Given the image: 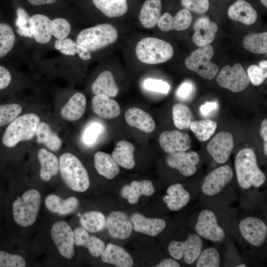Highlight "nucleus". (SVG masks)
Segmentation results:
<instances>
[{
    "label": "nucleus",
    "mask_w": 267,
    "mask_h": 267,
    "mask_svg": "<svg viewBox=\"0 0 267 267\" xmlns=\"http://www.w3.org/2000/svg\"><path fill=\"white\" fill-rule=\"evenodd\" d=\"M203 243L197 234H189L184 241H172L169 245L170 255L176 260L182 258L188 265L193 264L201 252Z\"/></svg>",
    "instance_id": "8"
},
{
    "label": "nucleus",
    "mask_w": 267,
    "mask_h": 267,
    "mask_svg": "<svg viewBox=\"0 0 267 267\" xmlns=\"http://www.w3.org/2000/svg\"><path fill=\"white\" fill-rule=\"evenodd\" d=\"M181 3L185 9L198 13H205L209 8V0H181Z\"/></svg>",
    "instance_id": "49"
},
{
    "label": "nucleus",
    "mask_w": 267,
    "mask_h": 267,
    "mask_svg": "<svg viewBox=\"0 0 267 267\" xmlns=\"http://www.w3.org/2000/svg\"><path fill=\"white\" fill-rule=\"evenodd\" d=\"M161 0H146L141 8L139 19L141 25L146 28L155 27L161 17Z\"/></svg>",
    "instance_id": "32"
},
{
    "label": "nucleus",
    "mask_w": 267,
    "mask_h": 267,
    "mask_svg": "<svg viewBox=\"0 0 267 267\" xmlns=\"http://www.w3.org/2000/svg\"><path fill=\"white\" fill-rule=\"evenodd\" d=\"M38 157L41 165L40 178L44 181H49L59 171V160L54 154L44 148L39 150Z\"/></svg>",
    "instance_id": "30"
},
{
    "label": "nucleus",
    "mask_w": 267,
    "mask_h": 267,
    "mask_svg": "<svg viewBox=\"0 0 267 267\" xmlns=\"http://www.w3.org/2000/svg\"><path fill=\"white\" fill-rule=\"evenodd\" d=\"M192 17L188 10H180L173 17L169 13H165L160 18L157 25L160 30L168 32L175 30L182 31L186 29L190 25Z\"/></svg>",
    "instance_id": "18"
},
{
    "label": "nucleus",
    "mask_w": 267,
    "mask_h": 267,
    "mask_svg": "<svg viewBox=\"0 0 267 267\" xmlns=\"http://www.w3.org/2000/svg\"><path fill=\"white\" fill-rule=\"evenodd\" d=\"M166 161L169 167L178 170L185 177H190L197 171L199 157L195 151H183L169 154Z\"/></svg>",
    "instance_id": "15"
},
{
    "label": "nucleus",
    "mask_w": 267,
    "mask_h": 267,
    "mask_svg": "<svg viewBox=\"0 0 267 267\" xmlns=\"http://www.w3.org/2000/svg\"><path fill=\"white\" fill-rule=\"evenodd\" d=\"M106 219L101 212L90 211L85 213L80 218V222L88 232L94 233L101 231L106 227Z\"/></svg>",
    "instance_id": "39"
},
{
    "label": "nucleus",
    "mask_w": 267,
    "mask_h": 267,
    "mask_svg": "<svg viewBox=\"0 0 267 267\" xmlns=\"http://www.w3.org/2000/svg\"><path fill=\"white\" fill-rule=\"evenodd\" d=\"M94 160L98 173L107 179L114 178L120 172L119 165L108 153L98 151L94 154Z\"/></svg>",
    "instance_id": "35"
},
{
    "label": "nucleus",
    "mask_w": 267,
    "mask_h": 267,
    "mask_svg": "<svg viewBox=\"0 0 267 267\" xmlns=\"http://www.w3.org/2000/svg\"><path fill=\"white\" fill-rule=\"evenodd\" d=\"M260 1L264 5H265L266 7L267 6V0H260Z\"/></svg>",
    "instance_id": "59"
},
{
    "label": "nucleus",
    "mask_w": 267,
    "mask_h": 267,
    "mask_svg": "<svg viewBox=\"0 0 267 267\" xmlns=\"http://www.w3.org/2000/svg\"><path fill=\"white\" fill-rule=\"evenodd\" d=\"M40 122L39 117L35 113L17 117L6 128L2 137V144L7 147L12 148L21 141L32 139Z\"/></svg>",
    "instance_id": "3"
},
{
    "label": "nucleus",
    "mask_w": 267,
    "mask_h": 267,
    "mask_svg": "<svg viewBox=\"0 0 267 267\" xmlns=\"http://www.w3.org/2000/svg\"><path fill=\"white\" fill-rule=\"evenodd\" d=\"M233 147L232 134L222 131L216 134L210 140L207 149L216 162L223 164L229 158Z\"/></svg>",
    "instance_id": "14"
},
{
    "label": "nucleus",
    "mask_w": 267,
    "mask_h": 267,
    "mask_svg": "<svg viewBox=\"0 0 267 267\" xmlns=\"http://www.w3.org/2000/svg\"><path fill=\"white\" fill-rule=\"evenodd\" d=\"M166 192L167 195L163 197V201L171 211L180 210L190 201L189 193L179 183L170 186Z\"/></svg>",
    "instance_id": "29"
},
{
    "label": "nucleus",
    "mask_w": 267,
    "mask_h": 267,
    "mask_svg": "<svg viewBox=\"0 0 267 267\" xmlns=\"http://www.w3.org/2000/svg\"><path fill=\"white\" fill-rule=\"evenodd\" d=\"M246 267L245 264H240V265L237 266V267Z\"/></svg>",
    "instance_id": "60"
},
{
    "label": "nucleus",
    "mask_w": 267,
    "mask_h": 267,
    "mask_svg": "<svg viewBox=\"0 0 267 267\" xmlns=\"http://www.w3.org/2000/svg\"><path fill=\"white\" fill-rule=\"evenodd\" d=\"M193 29L195 32L192 36V41L200 47L211 43L218 30L217 25L206 17L198 19L193 25Z\"/></svg>",
    "instance_id": "19"
},
{
    "label": "nucleus",
    "mask_w": 267,
    "mask_h": 267,
    "mask_svg": "<svg viewBox=\"0 0 267 267\" xmlns=\"http://www.w3.org/2000/svg\"><path fill=\"white\" fill-rule=\"evenodd\" d=\"M57 0H28L29 2L33 5H40L51 4Z\"/></svg>",
    "instance_id": "57"
},
{
    "label": "nucleus",
    "mask_w": 267,
    "mask_h": 267,
    "mask_svg": "<svg viewBox=\"0 0 267 267\" xmlns=\"http://www.w3.org/2000/svg\"><path fill=\"white\" fill-rule=\"evenodd\" d=\"M259 66L264 69H267V60H263L259 63Z\"/></svg>",
    "instance_id": "58"
},
{
    "label": "nucleus",
    "mask_w": 267,
    "mask_h": 267,
    "mask_svg": "<svg viewBox=\"0 0 267 267\" xmlns=\"http://www.w3.org/2000/svg\"><path fill=\"white\" fill-rule=\"evenodd\" d=\"M106 227L113 238L125 239L129 237L133 231V225L128 216L121 211H113L106 218Z\"/></svg>",
    "instance_id": "17"
},
{
    "label": "nucleus",
    "mask_w": 267,
    "mask_h": 267,
    "mask_svg": "<svg viewBox=\"0 0 267 267\" xmlns=\"http://www.w3.org/2000/svg\"><path fill=\"white\" fill-rule=\"evenodd\" d=\"M217 108V103L215 102H207L201 105L200 108L201 113L204 116H207Z\"/></svg>",
    "instance_id": "55"
},
{
    "label": "nucleus",
    "mask_w": 267,
    "mask_h": 267,
    "mask_svg": "<svg viewBox=\"0 0 267 267\" xmlns=\"http://www.w3.org/2000/svg\"><path fill=\"white\" fill-rule=\"evenodd\" d=\"M134 147L131 142L121 140L112 153V157L117 164L126 169H132L135 166L134 158Z\"/></svg>",
    "instance_id": "33"
},
{
    "label": "nucleus",
    "mask_w": 267,
    "mask_h": 267,
    "mask_svg": "<svg viewBox=\"0 0 267 267\" xmlns=\"http://www.w3.org/2000/svg\"><path fill=\"white\" fill-rule=\"evenodd\" d=\"M220 257L218 251L214 247L204 250L197 259V267H219Z\"/></svg>",
    "instance_id": "44"
},
{
    "label": "nucleus",
    "mask_w": 267,
    "mask_h": 267,
    "mask_svg": "<svg viewBox=\"0 0 267 267\" xmlns=\"http://www.w3.org/2000/svg\"><path fill=\"white\" fill-rule=\"evenodd\" d=\"M217 127L216 122L206 119L193 121L189 128L194 134L196 138L200 141L209 139L214 134Z\"/></svg>",
    "instance_id": "41"
},
{
    "label": "nucleus",
    "mask_w": 267,
    "mask_h": 267,
    "mask_svg": "<svg viewBox=\"0 0 267 267\" xmlns=\"http://www.w3.org/2000/svg\"><path fill=\"white\" fill-rule=\"evenodd\" d=\"M74 234V242L76 245L86 247L90 254L94 257L101 256L105 246L100 239L89 235L88 232L83 227L75 228Z\"/></svg>",
    "instance_id": "24"
},
{
    "label": "nucleus",
    "mask_w": 267,
    "mask_h": 267,
    "mask_svg": "<svg viewBox=\"0 0 267 267\" xmlns=\"http://www.w3.org/2000/svg\"><path fill=\"white\" fill-rule=\"evenodd\" d=\"M125 119L130 126L145 133L152 132L156 127L151 116L138 108L132 107L127 110L125 114Z\"/></svg>",
    "instance_id": "23"
},
{
    "label": "nucleus",
    "mask_w": 267,
    "mask_h": 267,
    "mask_svg": "<svg viewBox=\"0 0 267 267\" xmlns=\"http://www.w3.org/2000/svg\"><path fill=\"white\" fill-rule=\"evenodd\" d=\"M143 86L147 90L163 93H168L170 89L169 84L161 80L147 79L144 82Z\"/></svg>",
    "instance_id": "50"
},
{
    "label": "nucleus",
    "mask_w": 267,
    "mask_h": 267,
    "mask_svg": "<svg viewBox=\"0 0 267 267\" xmlns=\"http://www.w3.org/2000/svg\"><path fill=\"white\" fill-rule=\"evenodd\" d=\"M45 205L51 212L59 215L69 214L75 211L79 205L78 200L74 197L62 199L55 194H50L45 199Z\"/></svg>",
    "instance_id": "31"
},
{
    "label": "nucleus",
    "mask_w": 267,
    "mask_h": 267,
    "mask_svg": "<svg viewBox=\"0 0 267 267\" xmlns=\"http://www.w3.org/2000/svg\"><path fill=\"white\" fill-rule=\"evenodd\" d=\"M102 126L97 123H93L86 130L83 136L84 142L90 145L94 142L98 136L102 132Z\"/></svg>",
    "instance_id": "51"
},
{
    "label": "nucleus",
    "mask_w": 267,
    "mask_h": 267,
    "mask_svg": "<svg viewBox=\"0 0 267 267\" xmlns=\"http://www.w3.org/2000/svg\"><path fill=\"white\" fill-rule=\"evenodd\" d=\"M194 87L190 82H184L177 90L178 96L182 99L189 98L193 92Z\"/></svg>",
    "instance_id": "52"
},
{
    "label": "nucleus",
    "mask_w": 267,
    "mask_h": 267,
    "mask_svg": "<svg viewBox=\"0 0 267 267\" xmlns=\"http://www.w3.org/2000/svg\"><path fill=\"white\" fill-rule=\"evenodd\" d=\"M195 229L200 237L213 242H221L225 238L224 231L218 224L215 213L210 210L205 209L199 213Z\"/></svg>",
    "instance_id": "10"
},
{
    "label": "nucleus",
    "mask_w": 267,
    "mask_h": 267,
    "mask_svg": "<svg viewBox=\"0 0 267 267\" xmlns=\"http://www.w3.org/2000/svg\"><path fill=\"white\" fill-rule=\"evenodd\" d=\"M59 171L65 184L71 189L79 192L89 187V178L81 161L70 153L62 154L59 159Z\"/></svg>",
    "instance_id": "2"
},
{
    "label": "nucleus",
    "mask_w": 267,
    "mask_h": 267,
    "mask_svg": "<svg viewBox=\"0 0 267 267\" xmlns=\"http://www.w3.org/2000/svg\"><path fill=\"white\" fill-rule=\"evenodd\" d=\"M154 191V187L150 180H134L130 185H125L120 193L121 196L127 199L129 203L134 204L138 201L141 195L150 196Z\"/></svg>",
    "instance_id": "27"
},
{
    "label": "nucleus",
    "mask_w": 267,
    "mask_h": 267,
    "mask_svg": "<svg viewBox=\"0 0 267 267\" xmlns=\"http://www.w3.org/2000/svg\"><path fill=\"white\" fill-rule=\"evenodd\" d=\"M11 81L10 72L4 67L0 65V89L7 87Z\"/></svg>",
    "instance_id": "53"
},
{
    "label": "nucleus",
    "mask_w": 267,
    "mask_h": 267,
    "mask_svg": "<svg viewBox=\"0 0 267 267\" xmlns=\"http://www.w3.org/2000/svg\"><path fill=\"white\" fill-rule=\"evenodd\" d=\"M101 259L103 262L117 267H130L134 263L133 259L124 248L112 244L106 246Z\"/></svg>",
    "instance_id": "25"
},
{
    "label": "nucleus",
    "mask_w": 267,
    "mask_h": 267,
    "mask_svg": "<svg viewBox=\"0 0 267 267\" xmlns=\"http://www.w3.org/2000/svg\"><path fill=\"white\" fill-rule=\"evenodd\" d=\"M137 58L142 63L156 64L170 60L174 54L172 45L166 41L153 37L141 39L135 47Z\"/></svg>",
    "instance_id": "5"
},
{
    "label": "nucleus",
    "mask_w": 267,
    "mask_h": 267,
    "mask_svg": "<svg viewBox=\"0 0 267 267\" xmlns=\"http://www.w3.org/2000/svg\"><path fill=\"white\" fill-rule=\"evenodd\" d=\"M54 48L64 55H74L78 54L80 58L84 60H89L91 57L88 50L70 38L57 40L55 42Z\"/></svg>",
    "instance_id": "37"
},
{
    "label": "nucleus",
    "mask_w": 267,
    "mask_h": 267,
    "mask_svg": "<svg viewBox=\"0 0 267 267\" xmlns=\"http://www.w3.org/2000/svg\"><path fill=\"white\" fill-rule=\"evenodd\" d=\"M118 37L117 30L114 26L103 23L82 30L76 42L90 52L113 44Z\"/></svg>",
    "instance_id": "4"
},
{
    "label": "nucleus",
    "mask_w": 267,
    "mask_h": 267,
    "mask_svg": "<svg viewBox=\"0 0 267 267\" xmlns=\"http://www.w3.org/2000/svg\"><path fill=\"white\" fill-rule=\"evenodd\" d=\"M156 267H179L180 266L175 260L166 259L161 261L156 266Z\"/></svg>",
    "instance_id": "56"
},
{
    "label": "nucleus",
    "mask_w": 267,
    "mask_h": 267,
    "mask_svg": "<svg viewBox=\"0 0 267 267\" xmlns=\"http://www.w3.org/2000/svg\"><path fill=\"white\" fill-rule=\"evenodd\" d=\"M26 261L20 255L0 251V267H24Z\"/></svg>",
    "instance_id": "47"
},
{
    "label": "nucleus",
    "mask_w": 267,
    "mask_h": 267,
    "mask_svg": "<svg viewBox=\"0 0 267 267\" xmlns=\"http://www.w3.org/2000/svg\"><path fill=\"white\" fill-rule=\"evenodd\" d=\"M244 47L255 54H264L267 52V33H251L243 39Z\"/></svg>",
    "instance_id": "40"
},
{
    "label": "nucleus",
    "mask_w": 267,
    "mask_h": 267,
    "mask_svg": "<svg viewBox=\"0 0 267 267\" xmlns=\"http://www.w3.org/2000/svg\"><path fill=\"white\" fill-rule=\"evenodd\" d=\"M214 53L213 47L210 44L200 46L186 59L185 64L188 69L196 72L201 77L212 79L219 71L218 66L211 61Z\"/></svg>",
    "instance_id": "7"
},
{
    "label": "nucleus",
    "mask_w": 267,
    "mask_h": 267,
    "mask_svg": "<svg viewBox=\"0 0 267 267\" xmlns=\"http://www.w3.org/2000/svg\"><path fill=\"white\" fill-rule=\"evenodd\" d=\"M71 31L69 22L62 18H57L51 20V32L57 40H62L67 37Z\"/></svg>",
    "instance_id": "46"
},
{
    "label": "nucleus",
    "mask_w": 267,
    "mask_h": 267,
    "mask_svg": "<svg viewBox=\"0 0 267 267\" xmlns=\"http://www.w3.org/2000/svg\"><path fill=\"white\" fill-rule=\"evenodd\" d=\"M134 229L143 234L155 236L165 229V221L159 218H147L139 213H134L131 217Z\"/></svg>",
    "instance_id": "21"
},
{
    "label": "nucleus",
    "mask_w": 267,
    "mask_h": 267,
    "mask_svg": "<svg viewBox=\"0 0 267 267\" xmlns=\"http://www.w3.org/2000/svg\"><path fill=\"white\" fill-rule=\"evenodd\" d=\"M250 81L255 86L262 84L267 77V69L256 65H252L247 69Z\"/></svg>",
    "instance_id": "48"
},
{
    "label": "nucleus",
    "mask_w": 267,
    "mask_h": 267,
    "mask_svg": "<svg viewBox=\"0 0 267 267\" xmlns=\"http://www.w3.org/2000/svg\"><path fill=\"white\" fill-rule=\"evenodd\" d=\"M159 143L164 152L171 154L189 149L191 139L188 134L178 130L167 131L160 134Z\"/></svg>",
    "instance_id": "16"
},
{
    "label": "nucleus",
    "mask_w": 267,
    "mask_h": 267,
    "mask_svg": "<svg viewBox=\"0 0 267 267\" xmlns=\"http://www.w3.org/2000/svg\"><path fill=\"white\" fill-rule=\"evenodd\" d=\"M94 5L109 17H119L128 10L127 0H92Z\"/></svg>",
    "instance_id": "38"
},
{
    "label": "nucleus",
    "mask_w": 267,
    "mask_h": 267,
    "mask_svg": "<svg viewBox=\"0 0 267 267\" xmlns=\"http://www.w3.org/2000/svg\"><path fill=\"white\" fill-rule=\"evenodd\" d=\"M237 182L243 189L259 187L266 180L265 174L260 169L254 151L248 148L240 150L234 161Z\"/></svg>",
    "instance_id": "1"
},
{
    "label": "nucleus",
    "mask_w": 267,
    "mask_h": 267,
    "mask_svg": "<svg viewBox=\"0 0 267 267\" xmlns=\"http://www.w3.org/2000/svg\"><path fill=\"white\" fill-rule=\"evenodd\" d=\"M217 81L220 87L237 92L245 89L250 80L242 65L236 63L232 67L224 66L219 73Z\"/></svg>",
    "instance_id": "9"
},
{
    "label": "nucleus",
    "mask_w": 267,
    "mask_h": 267,
    "mask_svg": "<svg viewBox=\"0 0 267 267\" xmlns=\"http://www.w3.org/2000/svg\"><path fill=\"white\" fill-rule=\"evenodd\" d=\"M29 27L33 37L40 44L48 43L52 37L51 20L46 16L36 14L29 19Z\"/></svg>",
    "instance_id": "20"
},
{
    "label": "nucleus",
    "mask_w": 267,
    "mask_h": 267,
    "mask_svg": "<svg viewBox=\"0 0 267 267\" xmlns=\"http://www.w3.org/2000/svg\"><path fill=\"white\" fill-rule=\"evenodd\" d=\"M15 35L11 27L5 23H0V58L4 57L13 48Z\"/></svg>",
    "instance_id": "43"
},
{
    "label": "nucleus",
    "mask_w": 267,
    "mask_h": 267,
    "mask_svg": "<svg viewBox=\"0 0 267 267\" xmlns=\"http://www.w3.org/2000/svg\"><path fill=\"white\" fill-rule=\"evenodd\" d=\"M50 235L60 255L67 259L74 253V234L70 226L63 221L55 222L52 226Z\"/></svg>",
    "instance_id": "11"
},
{
    "label": "nucleus",
    "mask_w": 267,
    "mask_h": 267,
    "mask_svg": "<svg viewBox=\"0 0 267 267\" xmlns=\"http://www.w3.org/2000/svg\"><path fill=\"white\" fill-rule=\"evenodd\" d=\"M232 177L231 168L228 165L222 166L205 177L202 184L201 190L207 195L217 194L231 181Z\"/></svg>",
    "instance_id": "13"
},
{
    "label": "nucleus",
    "mask_w": 267,
    "mask_h": 267,
    "mask_svg": "<svg viewBox=\"0 0 267 267\" xmlns=\"http://www.w3.org/2000/svg\"><path fill=\"white\" fill-rule=\"evenodd\" d=\"M173 119L175 126L180 130L189 129L193 121L190 109L182 103H177L172 108Z\"/></svg>",
    "instance_id": "42"
},
{
    "label": "nucleus",
    "mask_w": 267,
    "mask_h": 267,
    "mask_svg": "<svg viewBox=\"0 0 267 267\" xmlns=\"http://www.w3.org/2000/svg\"><path fill=\"white\" fill-rule=\"evenodd\" d=\"M242 237L255 247L262 246L267 237V226L261 219L248 217L241 220L239 224Z\"/></svg>",
    "instance_id": "12"
},
{
    "label": "nucleus",
    "mask_w": 267,
    "mask_h": 267,
    "mask_svg": "<svg viewBox=\"0 0 267 267\" xmlns=\"http://www.w3.org/2000/svg\"><path fill=\"white\" fill-rule=\"evenodd\" d=\"M91 89L96 95L103 94L109 97L116 96L119 92L114 76L108 71H104L98 75L92 85Z\"/></svg>",
    "instance_id": "34"
},
{
    "label": "nucleus",
    "mask_w": 267,
    "mask_h": 267,
    "mask_svg": "<svg viewBox=\"0 0 267 267\" xmlns=\"http://www.w3.org/2000/svg\"><path fill=\"white\" fill-rule=\"evenodd\" d=\"M41 202L40 192L35 189L28 190L12 204L15 222L22 227L33 224L36 221Z\"/></svg>",
    "instance_id": "6"
},
{
    "label": "nucleus",
    "mask_w": 267,
    "mask_h": 267,
    "mask_svg": "<svg viewBox=\"0 0 267 267\" xmlns=\"http://www.w3.org/2000/svg\"><path fill=\"white\" fill-rule=\"evenodd\" d=\"M35 135L39 143L44 144L52 151L58 150L61 146V139L46 123H39Z\"/></svg>",
    "instance_id": "36"
},
{
    "label": "nucleus",
    "mask_w": 267,
    "mask_h": 267,
    "mask_svg": "<svg viewBox=\"0 0 267 267\" xmlns=\"http://www.w3.org/2000/svg\"><path fill=\"white\" fill-rule=\"evenodd\" d=\"M260 135L264 140V150L266 156L267 155V119H264L261 124Z\"/></svg>",
    "instance_id": "54"
},
{
    "label": "nucleus",
    "mask_w": 267,
    "mask_h": 267,
    "mask_svg": "<svg viewBox=\"0 0 267 267\" xmlns=\"http://www.w3.org/2000/svg\"><path fill=\"white\" fill-rule=\"evenodd\" d=\"M22 110L21 106L17 103L0 105V127L12 122L19 116Z\"/></svg>",
    "instance_id": "45"
},
{
    "label": "nucleus",
    "mask_w": 267,
    "mask_h": 267,
    "mask_svg": "<svg viewBox=\"0 0 267 267\" xmlns=\"http://www.w3.org/2000/svg\"><path fill=\"white\" fill-rule=\"evenodd\" d=\"M91 109L98 117L105 119L115 118L121 112L116 101L103 94H96L92 98Z\"/></svg>",
    "instance_id": "22"
},
{
    "label": "nucleus",
    "mask_w": 267,
    "mask_h": 267,
    "mask_svg": "<svg viewBox=\"0 0 267 267\" xmlns=\"http://www.w3.org/2000/svg\"><path fill=\"white\" fill-rule=\"evenodd\" d=\"M228 15L232 20L247 25L254 23L258 17L256 10L244 0H238L232 4L228 9Z\"/></svg>",
    "instance_id": "26"
},
{
    "label": "nucleus",
    "mask_w": 267,
    "mask_h": 267,
    "mask_svg": "<svg viewBox=\"0 0 267 267\" xmlns=\"http://www.w3.org/2000/svg\"><path fill=\"white\" fill-rule=\"evenodd\" d=\"M87 100L85 96L80 92L72 95L61 108L60 115L64 120L75 121L80 119L84 114Z\"/></svg>",
    "instance_id": "28"
}]
</instances>
